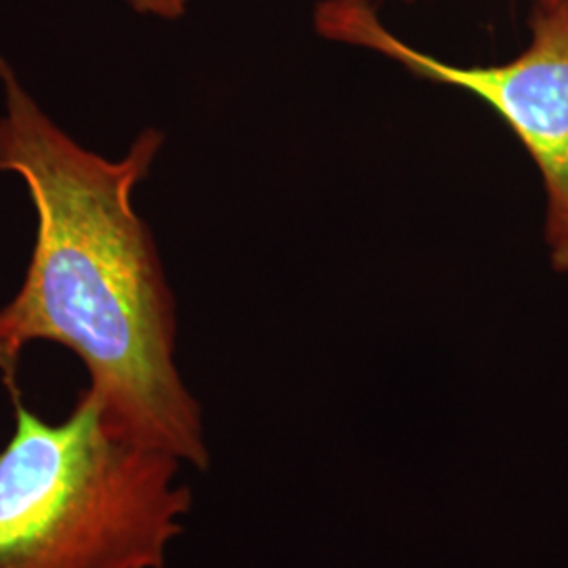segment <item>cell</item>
<instances>
[{
  "label": "cell",
  "instance_id": "obj_1",
  "mask_svg": "<svg viewBox=\"0 0 568 568\" xmlns=\"http://www.w3.org/2000/svg\"><path fill=\"white\" fill-rule=\"evenodd\" d=\"M0 79V171L20 175L39 215L23 286L0 310L4 386L20 398L26 345H65L87 366V389L116 434L206 469L203 410L175 366V302L133 209L163 135L145 129L122 161H105L47 119L2 60Z\"/></svg>",
  "mask_w": 568,
  "mask_h": 568
},
{
  "label": "cell",
  "instance_id": "obj_2",
  "mask_svg": "<svg viewBox=\"0 0 568 568\" xmlns=\"http://www.w3.org/2000/svg\"><path fill=\"white\" fill-rule=\"evenodd\" d=\"M13 403L0 450V568H164L192 508L182 462L122 438L89 389L61 424Z\"/></svg>",
  "mask_w": 568,
  "mask_h": 568
},
{
  "label": "cell",
  "instance_id": "obj_3",
  "mask_svg": "<svg viewBox=\"0 0 568 568\" xmlns=\"http://www.w3.org/2000/svg\"><path fill=\"white\" fill-rule=\"evenodd\" d=\"M314 28L326 41L375 51L417 79L464 89L488 103L539 169L546 243L568 239V0L535 2L527 49L495 65L438 60L389 32L363 0H323Z\"/></svg>",
  "mask_w": 568,
  "mask_h": 568
},
{
  "label": "cell",
  "instance_id": "obj_4",
  "mask_svg": "<svg viewBox=\"0 0 568 568\" xmlns=\"http://www.w3.org/2000/svg\"><path fill=\"white\" fill-rule=\"evenodd\" d=\"M129 4L148 16H156L163 20H175L183 16L187 0H129Z\"/></svg>",
  "mask_w": 568,
  "mask_h": 568
},
{
  "label": "cell",
  "instance_id": "obj_5",
  "mask_svg": "<svg viewBox=\"0 0 568 568\" xmlns=\"http://www.w3.org/2000/svg\"><path fill=\"white\" fill-rule=\"evenodd\" d=\"M549 260H551L554 270L568 272V239L549 244Z\"/></svg>",
  "mask_w": 568,
  "mask_h": 568
},
{
  "label": "cell",
  "instance_id": "obj_6",
  "mask_svg": "<svg viewBox=\"0 0 568 568\" xmlns=\"http://www.w3.org/2000/svg\"><path fill=\"white\" fill-rule=\"evenodd\" d=\"M363 2H371L373 4V2H379V0H363ZM403 2H415V0H403Z\"/></svg>",
  "mask_w": 568,
  "mask_h": 568
},
{
  "label": "cell",
  "instance_id": "obj_7",
  "mask_svg": "<svg viewBox=\"0 0 568 568\" xmlns=\"http://www.w3.org/2000/svg\"><path fill=\"white\" fill-rule=\"evenodd\" d=\"M532 2H549V0H532Z\"/></svg>",
  "mask_w": 568,
  "mask_h": 568
}]
</instances>
